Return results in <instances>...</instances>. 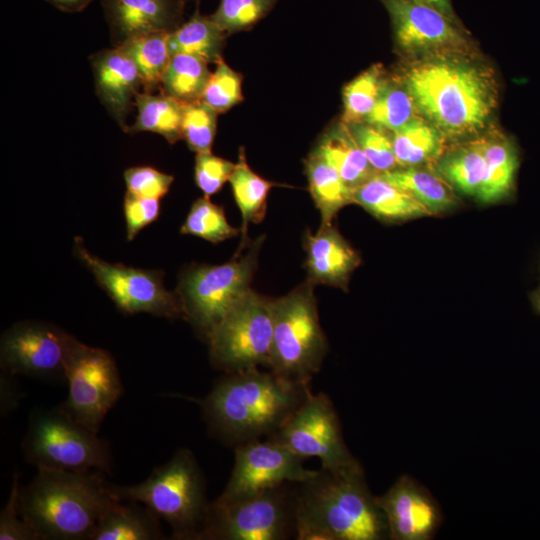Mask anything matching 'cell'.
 <instances>
[{"mask_svg": "<svg viewBox=\"0 0 540 540\" xmlns=\"http://www.w3.org/2000/svg\"><path fill=\"white\" fill-rule=\"evenodd\" d=\"M418 113L447 138L478 134L499 101L494 70L477 54L408 58L398 75Z\"/></svg>", "mask_w": 540, "mask_h": 540, "instance_id": "cell-1", "label": "cell"}, {"mask_svg": "<svg viewBox=\"0 0 540 540\" xmlns=\"http://www.w3.org/2000/svg\"><path fill=\"white\" fill-rule=\"evenodd\" d=\"M310 392L309 384L251 368L226 373L199 404L210 432L238 445L275 433Z\"/></svg>", "mask_w": 540, "mask_h": 540, "instance_id": "cell-2", "label": "cell"}, {"mask_svg": "<svg viewBox=\"0 0 540 540\" xmlns=\"http://www.w3.org/2000/svg\"><path fill=\"white\" fill-rule=\"evenodd\" d=\"M298 540H379L388 535L386 518L366 485L361 467L325 469L294 490Z\"/></svg>", "mask_w": 540, "mask_h": 540, "instance_id": "cell-3", "label": "cell"}, {"mask_svg": "<svg viewBox=\"0 0 540 540\" xmlns=\"http://www.w3.org/2000/svg\"><path fill=\"white\" fill-rule=\"evenodd\" d=\"M103 474L37 469L21 487L20 506L39 540H90L102 516L119 501Z\"/></svg>", "mask_w": 540, "mask_h": 540, "instance_id": "cell-4", "label": "cell"}, {"mask_svg": "<svg viewBox=\"0 0 540 540\" xmlns=\"http://www.w3.org/2000/svg\"><path fill=\"white\" fill-rule=\"evenodd\" d=\"M108 486L119 500L143 504L166 521L173 538L198 539L209 503L203 473L189 449H178L142 483L132 486L108 483Z\"/></svg>", "mask_w": 540, "mask_h": 540, "instance_id": "cell-5", "label": "cell"}, {"mask_svg": "<svg viewBox=\"0 0 540 540\" xmlns=\"http://www.w3.org/2000/svg\"><path fill=\"white\" fill-rule=\"evenodd\" d=\"M313 286L308 280L273 300V337L269 370L309 384L321 368L327 340L321 328Z\"/></svg>", "mask_w": 540, "mask_h": 540, "instance_id": "cell-6", "label": "cell"}, {"mask_svg": "<svg viewBox=\"0 0 540 540\" xmlns=\"http://www.w3.org/2000/svg\"><path fill=\"white\" fill-rule=\"evenodd\" d=\"M22 449L27 462L37 469L111 472L108 442L60 407L34 411Z\"/></svg>", "mask_w": 540, "mask_h": 540, "instance_id": "cell-7", "label": "cell"}, {"mask_svg": "<svg viewBox=\"0 0 540 540\" xmlns=\"http://www.w3.org/2000/svg\"><path fill=\"white\" fill-rule=\"evenodd\" d=\"M262 238L242 256L221 265H195L180 278L183 316L208 340L229 310L251 289Z\"/></svg>", "mask_w": 540, "mask_h": 540, "instance_id": "cell-8", "label": "cell"}, {"mask_svg": "<svg viewBox=\"0 0 540 540\" xmlns=\"http://www.w3.org/2000/svg\"><path fill=\"white\" fill-rule=\"evenodd\" d=\"M273 299L250 289L214 328L207 342L213 366L226 373L269 368Z\"/></svg>", "mask_w": 540, "mask_h": 540, "instance_id": "cell-9", "label": "cell"}, {"mask_svg": "<svg viewBox=\"0 0 540 540\" xmlns=\"http://www.w3.org/2000/svg\"><path fill=\"white\" fill-rule=\"evenodd\" d=\"M64 375L68 396L59 407L76 422L98 433L107 413L123 394L113 357L71 335L64 359Z\"/></svg>", "mask_w": 540, "mask_h": 540, "instance_id": "cell-10", "label": "cell"}, {"mask_svg": "<svg viewBox=\"0 0 540 540\" xmlns=\"http://www.w3.org/2000/svg\"><path fill=\"white\" fill-rule=\"evenodd\" d=\"M294 490L286 483L229 504H209L198 539H287L295 534Z\"/></svg>", "mask_w": 540, "mask_h": 540, "instance_id": "cell-11", "label": "cell"}, {"mask_svg": "<svg viewBox=\"0 0 540 540\" xmlns=\"http://www.w3.org/2000/svg\"><path fill=\"white\" fill-rule=\"evenodd\" d=\"M268 438L304 459L318 458L321 468L328 471L360 467L345 445L336 410L324 393L310 392L286 423Z\"/></svg>", "mask_w": 540, "mask_h": 540, "instance_id": "cell-12", "label": "cell"}, {"mask_svg": "<svg viewBox=\"0 0 540 540\" xmlns=\"http://www.w3.org/2000/svg\"><path fill=\"white\" fill-rule=\"evenodd\" d=\"M74 252L123 312L184 317L180 299L177 293L165 289L161 271L108 263L91 254L80 237L74 240Z\"/></svg>", "mask_w": 540, "mask_h": 540, "instance_id": "cell-13", "label": "cell"}, {"mask_svg": "<svg viewBox=\"0 0 540 540\" xmlns=\"http://www.w3.org/2000/svg\"><path fill=\"white\" fill-rule=\"evenodd\" d=\"M304 460L270 438L238 444L231 476L214 502L229 504L286 483H302L318 473L305 468Z\"/></svg>", "mask_w": 540, "mask_h": 540, "instance_id": "cell-14", "label": "cell"}, {"mask_svg": "<svg viewBox=\"0 0 540 540\" xmlns=\"http://www.w3.org/2000/svg\"><path fill=\"white\" fill-rule=\"evenodd\" d=\"M385 7L398 48L408 58L473 55L474 45L461 22L409 0H379Z\"/></svg>", "mask_w": 540, "mask_h": 540, "instance_id": "cell-15", "label": "cell"}, {"mask_svg": "<svg viewBox=\"0 0 540 540\" xmlns=\"http://www.w3.org/2000/svg\"><path fill=\"white\" fill-rule=\"evenodd\" d=\"M71 335L43 322L24 321L4 332L1 368L11 375L40 379L64 378V359Z\"/></svg>", "mask_w": 540, "mask_h": 540, "instance_id": "cell-16", "label": "cell"}, {"mask_svg": "<svg viewBox=\"0 0 540 540\" xmlns=\"http://www.w3.org/2000/svg\"><path fill=\"white\" fill-rule=\"evenodd\" d=\"M376 502L394 540H426L437 529L440 512L431 496L408 476L400 477Z\"/></svg>", "mask_w": 540, "mask_h": 540, "instance_id": "cell-17", "label": "cell"}, {"mask_svg": "<svg viewBox=\"0 0 540 540\" xmlns=\"http://www.w3.org/2000/svg\"><path fill=\"white\" fill-rule=\"evenodd\" d=\"M114 46L156 32H171L180 26L181 0H100Z\"/></svg>", "mask_w": 540, "mask_h": 540, "instance_id": "cell-18", "label": "cell"}, {"mask_svg": "<svg viewBox=\"0 0 540 540\" xmlns=\"http://www.w3.org/2000/svg\"><path fill=\"white\" fill-rule=\"evenodd\" d=\"M91 66L100 102L125 132L128 115L142 88L135 62L120 46H114L92 55Z\"/></svg>", "mask_w": 540, "mask_h": 540, "instance_id": "cell-19", "label": "cell"}, {"mask_svg": "<svg viewBox=\"0 0 540 540\" xmlns=\"http://www.w3.org/2000/svg\"><path fill=\"white\" fill-rule=\"evenodd\" d=\"M304 248L307 280L314 285L345 287L351 272L359 264L357 253L332 224L320 226L315 234L308 231Z\"/></svg>", "mask_w": 540, "mask_h": 540, "instance_id": "cell-20", "label": "cell"}, {"mask_svg": "<svg viewBox=\"0 0 540 540\" xmlns=\"http://www.w3.org/2000/svg\"><path fill=\"white\" fill-rule=\"evenodd\" d=\"M351 187L356 188L378 174L357 143L349 125L334 123L314 149Z\"/></svg>", "mask_w": 540, "mask_h": 540, "instance_id": "cell-21", "label": "cell"}, {"mask_svg": "<svg viewBox=\"0 0 540 540\" xmlns=\"http://www.w3.org/2000/svg\"><path fill=\"white\" fill-rule=\"evenodd\" d=\"M484 158V177L477 198L495 202L511 191L518 168V154L511 139L499 131L480 136Z\"/></svg>", "mask_w": 540, "mask_h": 540, "instance_id": "cell-22", "label": "cell"}, {"mask_svg": "<svg viewBox=\"0 0 540 540\" xmlns=\"http://www.w3.org/2000/svg\"><path fill=\"white\" fill-rule=\"evenodd\" d=\"M354 202L385 221L405 220L433 213L413 196L379 174L353 189Z\"/></svg>", "mask_w": 540, "mask_h": 540, "instance_id": "cell-23", "label": "cell"}, {"mask_svg": "<svg viewBox=\"0 0 540 540\" xmlns=\"http://www.w3.org/2000/svg\"><path fill=\"white\" fill-rule=\"evenodd\" d=\"M117 501L100 519L90 540L162 539L159 518L138 503Z\"/></svg>", "mask_w": 540, "mask_h": 540, "instance_id": "cell-24", "label": "cell"}, {"mask_svg": "<svg viewBox=\"0 0 540 540\" xmlns=\"http://www.w3.org/2000/svg\"><path fill=\"white\" fill-rule=\"evenodd\" d=\"M305 171L310 194L321 215V226L330 225L341 208L355 203L353 188L314 150L305 162Z\"/></svg>", "mask_w": 540, "mask_h": 540, "instance_id": "cell-25", "label": "cell"}, {"mask_svg": "<svg viewBox=\"0 0 540 540\" xmlns=\"http://www.w3.org/2000/svg\"><path fill=\"white\" fill-rule=\"evenodd\" d=\"M185 103L164 93L139 92L135 99L137 115L127 133L152 132L173 144L182 139V121Z\"/></svg>", "mask_w": 540, "mask_h": 540, "instance_id": "cell-26", "label": "cell"}, {"mask_svg": "<svg viewBox=\"0 0 540 540\" xmlns=\"http://www.w3.org/2000/svg\"><path fill=\"white\" fill-rule=\"evenodd\" d=\"M226 36L209 15H202L197 8L188 21L169 33L168 48L171 56L183 53L216 63L222 57Z\"/></svg>", "mask_w": 540, "mask_h": 540, "instance_id": "cell-27", "label": "cell"}, {"mask_svg": "<svg viewBox=\"0 0 540 540\" xmlns=\"http://www.w3.org/2000/svg\"><path fill=\"white\" fill-rule=\"evenodd\" d=\"M395 158L400 167H416L442 155L446 137L420 115L392 132Z\"/></svg>", "mask_w": 540, "mask_h": 540, "instance_id": "cell-28", "label": "cell"}, {"mask_svg": "<svg viewBox=\"0 0 540 540\" xmlns=\"http://www.w3.org/2000/svg\"><path fill=\"white\" fill-rule=\"evenodd\" d=\"M378 174L413 196L432 213L445 211L456 204L451 185L441 175L431 171L416 167H402Z\"/></svg>", "mask_w": 540, "mask_h": 540, "instance_id": "cell-29", "label": "cell"}, {"mask_svg": "<svg viewBox=\"0 0 540 540\" xmlns=\"http://www.w3.org/2000/svg\"><path fill=\"white\" fill-rule=\"evenodd\" d=\"M233 196L242 216V243L249 223H260L266 214L267 197L276 184L256 174L248 165L245 152L240 150L239 160L229 179Z\"/></svg>", "mask_w": 540, "mask_h": 540, "instance_id": "cell-30", "label": "cell"}, {"mask_svg": "<svg viewBox=\"0 0 540 540\" xmlns=\"http://www.w3.org/2000/svg\"><path fill=\"white\" fill-rule=\"evenodd\" d=\"M210 75L205 60L189 54H175L162 77L160 89L182 103H192L201 100Z\"/></svg>", "mask_w": 540, "mask_h": 540, "instance_id": "cell-31", "label": "cell"}, {"mask_svg": "<svg viewBox=\"0 0 540 540\" xmlns=\"http://www.w3.org/2000/svg\"><path fill=\"white\" fill-rule=\"evenodd\" d=\"M170 32H156L131 38L119 45L135 62L144 92L153 93L160 87L171 60L168 48Z\"/></svg>", "mask_w": 540, "mask_h": 540, "instance_id": "cell-32", "label": "cell"}, {"mask_svg": "<svg viewBox=\"0 0 540 540\" xmlns=\"http://www.w3.org/2000/svg\"><path fill=\"white\" fill-rule=\"evenodd\" d=\"M438 171L450 185L462 193L478 197L484 177L480 137L441 157Z\"/></svg>", "mask_w": 540, "mask_h": 540, "instance_id": "cell-33", "label": "cell"}, {"mask_svg": "<svg viewBox=\"0 0 540 540\" xmlns=\"http://www.w3.org/2000/svg\"><path fill=\"white\" fill-rule=\"evenodd\" d=\"M414 100L398 76L386 78L366 123L394 132L418 116Z\"/></svg>", "mask_w": 540, "mask_h": 540, "instance_id": "cell-34", "label": "cell"}, {"mask_svg": "<svg viewBox=\"0 0 540 540\" xmlns=\"http://www.w3.org/2000/svg\"><path fill=\"white\" fill-rule=\"evenodd\" d=\"M386 75L382 65L374 64L343 88L342 121L347 125L364 122L374 108Z\"/></svg>", "mask_w": 540, "mask_h": 540, "instance_id": "cell-35", "label": "cell"}, {"mask_svg": "<svg viewBox=\"0 0 540 540\" xmlns=\"http://www.w3.org/2000/svg\"><path fill=\"white\" fill-rule=\"evenodd\" d=\"M238 232L228 223L223 208L211 202L208 196L192 204L181 227L182 234L194 235L213 243L230 239Z\"/></svg>", "mask_w": 540, "mask_h": 540, "instance_id": "cell-36", "label": "cell"}, {"mask_svg": "<svg viewBox=\"0 0 540 540\" xmlns=\"http://www.w3.org/2000/svg\"><path fill=\"white\" fill-rule=\"evenodd\" d=\"M278 0H220L211 19L228 35L253 27Z\"/></svg>", "mask_w": 540, "mask_h": 540, "instance_id": "cell-37", "label": "cell"}, {"mask_svg": "<svg viewBox=\"0 0 540 540\" xmlns=\"http://www.w3.org/2000/svg\"><path fill=\"white\" fill-rule=\"evenodd\" d=\"M219 113L203 101L186 103L183 111L182 139L196 153L211 152Z\"/></svg>", "mask_w": 540, "mask_h": 540, "instance_id": "cell-38", "label": "cell"}, {"mask_svg": "<svg viewBox=\"0 0 540 540\" xmlns=\"http://www.w3.org/2000/svg\"><path fill=\"white\" fill-rule=\"evenodd\" d=\"M349 127L377 173L390 171L398 166L390 131L366 122L349 125Z\"/></svg>", "mask_w": 540, "mask_h": 540, "instance_id": "cell-39", "label": "cell"}, {"mask_svg": "<svg viewBox=\"0 0 540 540\" xmlns=\"http://www.w3.org/2000/svg\"><path fill=\"white\" fill-rule=\"evenodd\" d=\"M201 97V101L218 113L231 109L243 100L242 75L221 57L216 63Z\"/></svg>", "mask_w": 540, "mask_h": 540, "instance_id": "cell-40", "label": "cell"}, {"mask_svg": "<svg viewBox=\"0 0 540 540\" xmlns=\"http://www.w3.org/2000/svg\"><path fill=\"white\" fill-rule=\"evenodd\" d=\"M20 476H13L9 498L0 513V540H39L25 521L20 506Z\"/></svg>", "mask_w": 540, "mask_h": 540, "instance_id": "cell-41", "label": "cell"}, {"mask_svg": "<svg viewBox=\"0 0 540 540\" xmlns=\"http://www.w3.org/2000/svg\"><path fill=\"white\" fill-rule=\"evenodd\" d=\"M235 164L211 152L197 153L195 158V182L205 196H211L229 181Z\"/></svg>", "mask_w": 540, "mask_h": 540, "instance_id": "cell-42", "label": "cell"}, {"mask_svg": "<svg viewBox=\"0 0 540 540\" xmlns=\"http://www.w3.org/2000/svg\"><path fill=\"white\" fill-rule=\"evenodd\" d=\"M127 192L144 198L160 199L167 194L174 178L150 166H137L125 170Z\"/></svg>", "mask_w": 540, "mask_h": 540, "instance_id": "cell-43", "label": "cell"}, {"mask_svg": "<svg viewBox=\"0 0 540 540\" xmlns=\"http://www.w3.org/2000/svg\"><path fill=\"white\" fill-rule=\"evenodd\" d=\"M159 212V199L144 198L126 192L124 215L127 239L132 240L142 228L154 222L158 218Z\"/></svg>", "mask_w": 540, "mask_h": 540, "instance_id": "cell-44", "label": "cell"}, {"mask_svg": "<svg viewBox=\"0 0 540 540\" xmlns=\"http://www.w3.org/2000/svg\"><path fill=\"white\" fill-rule=\"evenodd\" d=\"M13 375L6 373L1 375L0 380V410L1 415L5 416L15 410L20 401V389L17 383L13 381Z\"/></svg>", "mask_w": 540, "mask_h": 540, "instance_id": "cell-45", "label": "cell"}, {"mask_svg": "<svg viewBox=\"0 0 540 540\" xmlns=\"http://www.w3.org/2000/svg\"><path fill=\"white\" fill-rule=\"evenodd\" d=\"M411 2L431 7L454 21L461 22L457 17L451 0H409Z\"/></svg>", "mask_w": 540, "mask_h": 540, "instance_id": "cell-46", "label": "cell"}, {"mask_svg": "<svg viewBox=\"0 0 540 540\" xmlns=\"http://www.w3.org/2000/svg\"><path fill=\"white\" fill-rule=\"evenodd\" d=\"M58 10L68 13L81 12L96 0H45Z\"/></svg>", "mask_w": 540, "mask_h": 540, "instance_id": "cell-47", "label": "cell"}, {"mask_svg": "<svg viewBox=\"0 0 540 540\" xmlns=\"http://www.w3.org/2000/svg\"><path fill=\"white\" fill-rule=\"evenodd\" d=\"M537 306H538V308L540 310V293L537 296Z\"/></svg>", "mask_w": 540, "mask_h": 540, "instance_id": "cell-48", "label": "cell"}, {"mask_svg": "<svg viewBox=\"0 0 540 540\" xmlns=\"http://www.w3.org/2000/svg\"><path fill=\"white\" fill-rule=\"evenodd\" d=\"M181 1H182V3L185 5L186 3H188V2L191 1V0H181Z\"/></svg>", "mask_w": 540, "mask_h": 540, "instance_id": "cell-49", "label": "cell"}, {"mask_svg": "<svg viewBox=\"0 0 540 540\" xmlns=\"http://www.w3.org/2000/svg\"><path fill=\"white\" fill-rule=\"evenodd\" d=\"M197 3L200 1V0H195Z\"/></svg>", "mask_w": 540, "mask_h": 540, "instance_id": "cell-50", "label": "cell"}]
</instances>
